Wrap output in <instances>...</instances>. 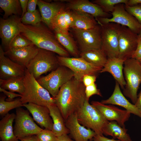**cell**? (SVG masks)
Segmentation results:
<instances>
[{"mask_svg": "<svg viewBox=\"0 0 141 141\" xmlns=\"http://www.w3.org/2000/svg\"><path fill=\"white\" fill-rule=\"evenodd\" d=\"M23 106L27 109L34 120L41 127L52 131L53 121L47 107L31 103L23 104Z\"/></svg>", "mask_w": 141, "mask_h": 141, "instance_id": "obj_21", "label": "cell"}, {"mask_svg": "<svg viewBox=\"0 0 141 141\" xmlns=\"http://www.w3.org/2000/svg\"><path fill=\"white\" fill-rule=\"evenodd\" d=\"M124 5V3L116 5L114 10L110 13L112 17L99 18L97 19V21L100 25L112 22L125 26L138 34L140 33L141 25L133 16L126 10Z\"/></svg>", "mask_w": 141, "mask_h": 141, "instance_id": "obj_12", "label": "cell"}, {"mask_svg": "<svg viewBox=\"0 0 141 141\" xmlns=\"http://www.w3.org/2000/svg\"><path fill=\"white\" fill-rule=\"evenodd\" d=\"M71 29L80 52L101 49V28L100 25L98 24L94 28L87 30Z\"/></svg>", "mask_w": 141, "mask_h": 141, "instance_id": "obj_9", "label": "cell"}, {"mask_svg": "<svg viewBox=\"0 0 141 141\" xmlns=\"http://www.w3.org/2000/svg\"><path fill=\"white\" fill-rule=\"evenodd\" d=\"M0 91L3 92L4 95L8 97L6 100L7 101H13L14 99L17 97H21V95L19 94H17L14 92L8 91L7 90L4 89L0 87Z\"/></svg>", "mask_w": 141, "mask_h": 141, "instance_id": "obj_41", "label": "cell"}, {"mask_svg": "<svg viewBox=\"0 0 141 141\" xmlns=\"http://www.w3.org/2000/svg\"><path fill=\"white\" fill-rule=\"evenodd\" d=\"M86 99L82 106L75 113L79 122L94 131L96 135L103 136V130L109 121Z\"/></svg>", "mask_w": 141, "mask_h": 141, "instance_id": "obj_4", "label": "cell"}, {"mask_svg": "<svg viewBox=\"0 0 141 141\" xmlns=\"http://www.w3.org/2000/svg\"><path fill=\"white\" fill-rule=\"evenodd\" d=\"M126 10L133 16L141 25V4L130 6L125 4Z\"/></svg>", "mask_w": 141, "mask_h": 141, "instance_id": "obj_38", "label": "cell"}, {"mask_svg": "<svg viewBox=\"0 0 141 141\" xmlns=\"http://www.w3.org/2000/svg\"><path fill=\"white\" fill-rule=\"evenodd\" d=\"M119 83L116 82L113 92L108 99L102 100V104L115 105L125 108L131 113L136 115L141 118V113L134 104L130 103L125 97L121 92Z\"/></svg>", "mask_w": 141, "mask_h": 141, "instance_id": "obj_22", "label": "cell"}, {"mask_svg": "<svg viewBox=\"0 0 141 141\" xmlns=\"http://www.w3.org/2000/svg\"><path fill=\"white\" fill-rule=\"evenodd\" d=\"M26 69L7 57L0 45V79H6L13 77H24Z\"/></svg>", "mask_w": 141, "mask_h": 141, "instance_id": "obj_17", "label": "cell"}, {"mask_svg": "<svg viewBox=\"0 0 141 141\" xmlns=\"http://www.w3.org/2000/svg\"><path fill=\"white\" fill-rule=\"evenodd\" d=\"M138 34L139 35H140V36H141V28H140L139 33Z\"/></svg>", "mask_w": 141, "mask_h": 141, "instance_id": "obj_50", "label": "cell"}, {"mask_svg": "<svg viewBox=\"0 0 141 141\" xmlns=\"http://www.w3.org/2000/svg\"><path fill=\"white\" fill-rule=\"evenodd\" d=\"M100 25L101 28V49L108 59L118 57V32L120 25L110 22Z\"/></svg>", "mask_w": 141, "mask_h": 141, "instance_id": "obj_8", "label": "cell"}, {"mask_svg": "<svg viewBox=\"0 0 141 141\" xmlns=\"http://www.w3.org/2000/svg\"><path fill=\"white\" fill-rule=\"evenodd\" d=\"M24 77H13L6 79H0V87L22 95L25 89Z\"/></svg>", "mask_w": 141, "mask_h": 141, "instance_id": "obj_31", "label": "cell"}, {"mask_svg": "<svg viewBox=\"0 0 141 141\" xmlns=\"http://www.w3.org/2000/svg\"><path fill=\"white\" fill-rule=\"evenodd\" d=\"M127 130L115 121H109L104 127L103 134L110 136L114 138H117L120 141H133L127 133Z\"/></svg>", "mask_w": 141, "mask_h": 141, "instance_id": "obj_29", "label": "cell"}, {"mask_svg": "<svg viewBox=\"0 0 141 141\" xmlns=\"http://www.w3.org/2000/svg\"><path fill=\"white\" fill-rule=\"evenodd\" d=\"M85 93L86 99L89 100L90 98L93 95L102 96L100 90L97 88L96 84L95 83L85 87Z\"/></svg>", "mask_w": 141, "mask_h": 141, "instance_id": "obj_39", "label": "cell"}, {"mask_svg": "<svg viewBox=\"0 0 141 141\" xmlns=\"http://www.w3.org/2000/svg\"><path fill=\"white\" fill-rule=\"evenodd\" d=\"M21 21L24 25H36L40 24L42 22L40 11L37 10L33 12L27 11L21 18Z\"/></svg>", "mask_w": 141, "mask_h": 141, "instance_id": "obj_35", "label": "cell"}, {"mask_svg": "<svg viewBox=\"0 0 141 141\" xmlns=\"http://www.w3.org/2000/svg\"><path fill=\"white\" fill-rule=\"evenodd\" d=\"M123 72L126 85L123 90V93L135 104L138 98L137 91L141 84V64L134 58L127 59L124 62Z\"/></svg>", "mask_w": 141, "mask_h": 141, "instance_id": "obj_5", "label": "cell"}, {"mask_svg": "<svg viewBox=\"0 0 141 141\" xmlns=\"http://www.w3.org/2000/svg\"><path fill=\"white\" fill-rule=\"evenodd\" d=\"M20 140L21 141H39L36 135H32L25 137Z\"/></svg>", "mask_w": 141, "mask_h": 141, "instance_id": "obj_46", "label": "cell"}, {"mask_svg": "<svg viewBox=\"0 0 141 141\" xmlns=\"http://www.w3.org/2000/svg\"><path fill=\"white\" fill-rule=\"evenodd\" d=\"M21 8L22 11V14L21 17L27 12L28 0H20Z\"/></svg>", "mask_w": 141, "mask_h": 141, "instance_id": "obj_45", "label": "cell"}, {"mask_svg": "<svg viewBox=\"0 0 141 141\" xmlns=\"http://www.w3.org/2000/svg\"><path fill=\"white\" fill-rule=\"evenodd\" d=\"M141 0H128L126 4H125L130 6L141 4Z\"/></svg>", "mask_w": 141, "mask_h": 141, "instance_id": "obj_48", "label": "cell"}, {"mask_svg": "<svg viewBox=\"0 0 141 141\" xmlns=\"http://www.w3.org/2000/svg\"><path fill=\"white\" fill-rule=\"evenodd\" d=\"M128 0H95L92 2L99 6L103 10L110 13L114 10L115 5L120 3L126 4Z\"/></svg>", "mask_w": 141, "mask_h": 141, "instance_id": "obj_34", "label": "cell"}, {"mask_svg": "<svg viewBox=\"0 0 141 141\" xmlns=\"http://www.w3.org/2000/svg\"><path fill=\"white\" fill-rule=\"evenodd\" d=\"M60 66L56 53L39 48L37 54L30 62L26 68L37 79L42 74L51 72Z\"/></svg>", "mask_w": 141, "mask_h": 141, "instance_id": "obj_6", "label": "cell"}, {"mask_svg": "<svg viewBox=\"0 0 141 141\" xmlns=\"http://www.w3.org/2000/svg\"><path fill=\"white\" fill-rule=\"evenodd\" d=\"M73 72L67 67L60 65L46 76L37 79L38 83L55 97L61 87L74 77Z\"/></svg>", "mask_w": 141, "mask_h": 141, "instance_id": "obj_7", "label": "cell"}, {"mask_svg": "<svg viewBox=\"0 0 141 141\" xmlns=\"http://www.w3.org/2000/svg\"><path fill=\"white\" fill-rule=\"evenodd\" d=\"M32 44L30 40L20 34L14 39L8 49L23 48Z\"/></svg>", "mask_w": 141, "mask_h": 141, "instance_id": "obj_36", "label": "cell"}, {"mask_svg": "<svg viewBox=\"0 0 141 141\" xmlns=\"http://www.w3.org/2000/svg\"><path fill=\"white\" fill-rule=\"evenodd\" d=\"M66 9L72 11L90 14L96 20L99 18H110L111 15L104 11L98 5L88 0H65Z\"/></svg>", "mask_w": 141, "mask_h": 141, "instance_id": "obj_15", "label": "cell"}, {"mask_svg": "<svg viewBox=\"0 0 141 141\" xmlns=\"http://www.w3.org/2000/svg\"><path fill=\"white\" fill-rule=\"evenodd\" d=\"M53 122L52 131L57 137L64 134L69 133L66 127L65 120L58 107L56 105L47 107Z\"/></svg>", "mask_w": 141, "mask_h": 141, "instance_id": "obj_26", "label": "cell"}, {"mask_svg": "<svg viewBox=\"0 0 141 141\" xmlns=\"http://www.w3.org/2000/svg\"><path fill=\"white\" fill-rule=\"evenodd\" d=\"M74 21L71 11L65 9L60 12L55 17L52 24L51 30L55 29L61 32L69 34V31Z\"/></svg>", "mask_w": 141, "mask_h": 141, "instance_id": "obj_24", "label": "cell"}, {"mask_svg": "<svg viewBox=\"0 0 141 141\" xmlns=\"http://www.w3.org/2000/svg\"><path fill=\"white\" fill-rule=\"evenodd\" d=\"M85 88L82 81L73 77L61 87L53 98L65 120L83 105L86 99Z\"/></svg>", "mask_w": 141, "mask_h": 141, "instance_id": "obj_1", "label": "cell"}, {"mask_svg": "<svg viewBox=\"0 0 141 141\" xmlns=\"http://www.w3.org/2000/svg\"><path fill=\"white\" fill-rule=\"evenodd\" d=\"M57 141H74L68 136L67 134H64L57 137Z\"/></svg>", "mask_w": 141, "mask_h": 141, "instance_id": "obj_47", "label": "cell"}, {"mask_svg": "<svg viewBox=\"0 0 141 141\" xmlns=\"http://www.w3.org/2000/svg\"><path fill=\"white\" fill-rule=\"evenodd\" d=\"M134 105L141 113V90L138 96L137 101Z\"/></svg>", "mask_w": 141, "mask_h": 141, "instance_id": "obj_49", "label": "cell"}, {"mask_svg": "<svg viewBox=\"0 0 141 141\" xmlns=\"http://www.w3.org/2000/svg\"><path fill=\"white\" fill-rule=\"evenodd\" d=\"M141 64V60H138Z\"/></svg>", "mask_w": 141, "mask_h": 141, "instance_id": "obj_51", "label": "cell"}, {"mask_svg": "<svg viewBox=\"0 0 141 141\" xmlns=\"http://www.w3.org/2000/svg\"><path fill=\"white\" fill-rule=\"evenodd\" d=\"M20 34L30 40L38 48L50 51L63 57L70 54L60 44L54 33L42 24L36 25H19Z\"/></svg>", "mask_w": 141, "mask_h": 141, "instance_id": "obj_2", "label": "cell"}, {"mask_svg": "<svg viewBox=\"0 0 141 141\" xmlns=\"http://www.w3.org/2000/svg\"><path fill=\"white\" fill-rule=\"evenodd\" d=\"M72 11L74 21L70 28L87 30L94 28L98 24L95 17L90 14Z\"/></svg>", "mask_w": 141, "mask_h": 141, "instance_id": "obj_27", "label": "cell"}, {"mask_svg": "<svg viewBox=\"0 0 141 141\" xmlns=\"http://www.w3.org/2000/svg\"><path fill=\"white\" fill-rule=\"evenodd\" d=\"M15 114H7L0 121V137L1 141H19L15 135L13 124Z\"/></svg>", "mask_w": 141, "mask_h": 141, "instance_id": "obj_25", "label": "cell"}, {"mask_svg": "<svg viewBox=\"0 0 141 141\" xmlns=\"http://www.w3.org/2000/svg\"><path fill=\"white\" fill-rule=\"evenodd\" d=\"M132 58L138 60H141V36L139 34L137 46Z\"/></svg>", "mask_w": 141, "mask_h": 141, "instance_id": "obj_42", "label": "cell"}, {"mask_svg": "<svg viewBox=\"0 0 141 141\" xmlns=\"http://www.w3.org/2000/svg\"><path fill=\"white\" fill-rule=\"evenodd\" d=\"M97 76L91 75H86L83 77L82 81L85 87L95 83L96 80Z\"/></svg>", "mask_w": 141, "mask_h": 141, "instance_id": "obj_40", "label": "cell"}, {"mask_svg": "<svg viewBox=\"0 0 141 141\" xmlns=\"http://www.w3.org/2000/svg\"><path fill=\"white\" fill-rule=\"evenodd\" d=\"M41 14L42 21L51 30L52 22L61 11L66 9V4L60 2L49 3L39 0L37 3Z\"/></svg>", "mask_w": 141, "mask_h": 141, "instance_id": "obj_20", "label": "cell"}, {"mask_svg": "<svg viewBox=\"0 0 141 141\" xmlns=\"http://www.w3.org/2000/svg\"><path fill=\"white\" fill-rule=\"evenodd\" d=\"M39 48L33 44L17 48L9 49L4 51L6 56L26 68L37 54Z\"/></svg>", "mask_w": 141, "mask_h": 141, "instance_id": "obj_19", "label": "cell"}, {"mask_svg": "<svg viewBox=\"0 0 141 141\" xmlns=\"http://www.w3.org/2000/svg\"><path fill=\"white\" fill-rule=\"evenodd\" d=\"M0 7L4 12V19H7L9 16L13 15H22L19 0H0Z\"/></svg>", "mask_w": 141, "mask_h": 141, "instance_id": "obj_32", "label": "cell"}, {"mask_svg": "<svg viewBox=\"0 0 141 141\" xmlns=\"http://www.w3.org/2000/svg\"><path fill=\"white\" fill-rule=\"evenodd\" d=\"M23 80L25 89L20 98L23 104L31 103L47 107L56 105L54 98L51 97L49 92L26 69Z\"/></svg>", "mask_w": 141, "mask_h": 141, "instance_id": "obj_3", "label": "cell"}, {"mask_svg": "<svg viewBox=\"0 0 141 141\" xmlns=\"http://www.w3.org/2000/svg\"><path fill=\"white\" fill-rule=\"evenodd\" d=\"M53 31L58 42L67 51L70 55L73 57H79L80 52L77 43L69 33H63L55 29Z\"/></svg>", "mask_w": 141, "mask_h": 141, "instance_id": "obj_28", "label": "cell"}, {"mask_svg": "<svg viewBox=\"0 0 141 141\" xmlns=\"http://www.w3.org/2000/svg\"><path fill=\"white\" fill-rule=\"evenodd\" d=\"M60 65L66 67L70 69L74 74V78L82 81L85 75H96L103 67H97L87 62L80 57H66L57 55Z\"/></svg>", "mask_w": 141, "mask_h": 141, "instance_id": "obj_11", "label": "cell"}, {"mask_svg": "<svg viewBox=\"0 0 141 141\" xmlns=\"http://www.w3.org/2000/svg\"><path fill=\"white\" fill-rule=\"evenodd\" d=\"M125 60L118 57L108 59L100 72H107L110 74L122 90L126 85L123 74L124 64Z\"/></svg>", "mask_w": 141, "mask_h": 141, "instance_id": "obj_23", "label": "cell"}, {"mask_svg": "<svg viewBox=\"0 0 141 141\" xmlns=\"http://www.w3.org/2000/svg\"><path fill=\"white\" fill-rule=\"evenodd\" d=\"M91 104L98 110L108 121H115L123 127L129 119L131 113L125 110H122L111 105H107L100 102L92 101Z\"/></svg>", "mask_w": 141, "mask_h": 141, "instance_id": "obj_16", "label": "cell"}, {"mask_svg": "<svg viewBox=\"0 0 141 141\" xmlns=\"http://www.w3.org/2000/svg\"><path fill=\"white\" fill-rule=\"evenodd\" d=\"M21 22V18L18 15H12L6 19L1 18L0 36L6 51L14 39L20 34L19 25Z\"/></svg>", "mask_w": 141, "mask_h": 141, "instance_id": "obj_14", "label": "cell"}, {"mask_svg": "<svg viewBox=\"0 0 141 141\" xmlns=\"http://www.w3.org/2000/svg\"><path fill=\"white\" fill-rule=\"evenodd\" d=\"M6 98L5 95H1L0 97V115L3 117L11 110L23 106L20 98L8 101L6 100Z\"/></svg>", "mask_w": 141, "mask_h": 141, "instance_id": "obj_33", "label": "cell"}, {"mask_svg": "<svg viewBox=\"0 0 141 141\" xmlns=\"http://www.w3.org/2000/svg\"><path fill=\"white\" fill-rule=\"evenodd\" d=\"M36 136L39 141H57V137L51 130L43 129Z\"/></svg>", "mask_w": 141, "mask_h": 141, "instance_id": "obj_37", "label": "cell"}, {"mask_svg": "<svg viewBox=\"0 0 141 141\" xmlns=\"http://www.w3.org/2000/svg\"><path fill=\"white\" fill-rule=\"evenodd\" d=\"M93 141H120L119 140H115L114 139H110L103 136L96 135L93 138Z\"/></svg>", "mask_w": 141, "mask_h": 141, "instance_id": "obj_44", "label": "cell"}, {"mask_svg": "<svg viewBox=\"0 0 141 141\" xmlns=\"http://www.w3.org/2000/svg\"><path fill=\"white\" fill-rule=\"evenodd\" d=\"M79 57L93 65L103 68L108 60L107 56L101 49L91 50L80 52Z\"/></svg>", "mask_w": 141, "mask_h": 141, "instance_id": "obj_30", "label": "cell"}, {"mask_svg": "<svg viewBox=\"0 0 141 141\" xmlns=\"http://www.w3.org/2000/svg\"><path fill=\"white\" fill-rule=\"evenodd\" d=\"M14 133L19 140L25 137L36 135L43 129L34 122L28 111L21 107L16 108Z\"/></svg>", "mask_w": 141, "mask_h": 141, "instance_id": "obj_10", "label": "cell"}, {"mask_svg": "<svg viewBox=\"0 0 141 141\" xmlns=\"http://www.w3.org/2000/svg\"><path fill=\"white\" fill-rule=\"evenodd\" d=\"M138 34L128 27L120 25L118 32V58L126 60L132 58L137 45Z\"/></svg>", "mask_w": 141, "mask_h": 141, "instance_id": "obj_13", "label": "cell"}, {"mask_svg": "<svg viewBox=\"0 0 141 141\" xmlns=\"http://www.w3.org/2000/svg\"><path fill=\"white\" fill-rule=\"evenodd\" d=\"M65 123L75 141H88L96 135L93 131L86 128L79 122L75 113L69 116L65 120Z\"/></svg>", "mask_w": 141, "mask_h": 141, "instance_id": "obj_18", "label": "cell"}, {"mask_svg": "<svg viewBox=\"0 0 141 141\" xmlns=\"http://www.w3.org/2000/svg\"><path fill=\"white\" fill-rule=\"evenodd\" d=\"M38 0H29L27 4V11L30 12L34 11L36 9V6L37 5Z\"/></svg>", "mask_w": 141, "mask_h": 141, "instance_id": "obj_43", "label": "cell"}]
</instances>
